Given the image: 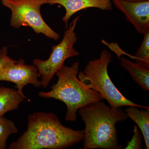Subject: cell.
Returning a JSON list of instances; mask_svg holds the SVG:
<instances>
[{
  "label": "cell",
  "instance_id": "obj_15",
  "mask_svg": "<svg viewBox=\"0 0 149 149\" xmlns=\"http://www.w3.org/2000/svg\"><path fill=\"white\" fill-rule=\"evenodd\" d=\"M133 135L132 139L128 141L125 149H140L143 148V141L141 132L136 125L133 126Z\"/></svg>",
  "mask_w": 149,
  "mask_h": 149
},
{
  "label": "cell",
  "instance_id": "obj_11",
  "mask_svg": "<svg viewBox=\"0 0 149 149\" xmlns=\"http://www.w3.org/2000/svg\"><path fill=\"white\" fill-rule=\"evenodd\" d=\"M128 116L138 125L141 130L146 148H149V108L139 109V107L128 106L125 110Z\"/></svg>",
  "mask_w": 149,
  "mask_h": 149
},
{
  "label": "cell",
  "instance_id": "obj_13",
  "mask_svg": "<svg viewBox=\"0 0 149 149\" xmlns=\"http://www.w3.org/2000/svg\"><path fill=\"white\" fill-rule=\"evenodd\" d=\"M17 132L18 129L12 120L4 116L0 117V149L6 148L9 137Z\"/></svg>",
  "mask_w": 149,
  "mask_h": 149
},
{
  "label": "cell",
  "instance_id": "obj_9",
  "mask_svg": "<svg viewBox=\"0 0 149 149\" xmlns=\"http://www.w3.org/2000/svg\"><path fill=\"white\" fill-rule=\"evenodd\" d=\"M47 4H58L63 7L65 10L62 21L68 27L69 19L74 14L86 9L96 8L104 11L113 9L111 0H47Z\"/></svg>",
  "mask_w": 149,
  "mask_h": 149
},
{
  "label": "cell",
  "instance_id": "obj_4",
  "mask_svg": "<svg viewBox=\"0 0 149 149\" xmlns=\"http://www.w3.org/2000/svg\"><path fill=\"white\" fill-rule=\"evenodd\" d=\"M111 61L109 52L103 50L98 58L90 61L83 71L78 72V79L88 88L98 93L112 108L134 106L149 109L148 107L138 104L128 100L115 86L108 71L109 65Z\"/></svg>",
  "mask_w": 149,
  "mask_h": 149
},
{
  "label": "cell",
  "instance_id": "obj_14",
  "mask_svg": "<svg viewBox=\"0 0 149 149\" xmlns=\"http://www.w3.org/2000/svg\"><path fill=\"white\" fill-rule=\"evenodd\" d=\"M143 41L134 56L136 63L149 68V30L143 34Z\"/></svg>",
  "mask_w": 149,
  "mask_h": 149
},
{
  "label": "cell",
  "instance_id": "obj_2",
  "mask_svg": "<svg viewBox=\"0 0 149 149\" xmlns=\"http://www.w3.org/2000/svg\"><path fill=\"white\" fill-rule=\"evenodd\" d=\"M78 113L85 125L83 149H123L116 125L128 117L121 107L113 108L101 101L82 107Z\"/></svg>",
  "mask_w": 149,
  "mask_h": 149
},
{
  "label": "cell",
  "instance_id": "obj_10",
  "mask_svg": "<svg viewBox=\"0 0 149 149\" xmlns=\"http://www.w3.org/2000/svg\"><path fill=\"white\" fill-rule=\"evenodd\" d=\"M121 66L128 71L132 79L144 91L149 90V68L145 67L137 63L120 57Z\"/></svg>",
  "mask_w": 149,
  "mask_h": 149
},
{
  "label": "cell",
  "instance_id": "obj_17",
  "mask_svg": "<svg viewBox=\"0 0 149 149\" xmlns=\"http://www.w3.org/2000/svg\"><path fill=\"white\" fill-rule=\"evenodd\" d=\"M0 47H1V44H0Z\"/></svg>",
  "mask_w": 149,
  "mask_h": 149
},
{
  "label": "cell",
  "instance_id": "obj_16",
  "mask_svg": "<svg viewBox=\"0 0 149 149\" xmlns=\"http://www.w3.org/2000/svg\"><path fill=\"white\" fill-rule=\"evenodd\" d=\"M123 1H126L129 2H140L144 1H148V0H123Z\"/></svg>",
  "mask_w": 149,
  "mask_h": 149
},
{
  "label": "cell",
  "instance_id": "obj_6",
  "mask_svg": "<svg viewBox=\"0 0 149 149\" xmlns=\"http://www.w3.org/2000/svg\"><path fill=\"white\" fill-rule=\"evenodd\" d=\"M81 15L76 17L69 24L64 32L61 42L56 45L52 47V52L49 57L47 60L35 59L33 64L38 69L42 77L41 85L46 88L58 70L68 58L77 56L79 52L74 49V44L77 40L74 32L77 23Z\"/></svg>",
  "mask_w": 149,
  "mask_h": 149
},
{
  "label": "cell",
  "instance_id": "obj_3",
  "mask_svg": "<svg viewBox=\"0 0 149 149\" xmlns=\"http://www.w3.org/2000/svg\"><path fill=\"white\" fill-rule=\"evenodd\" d=\"M79 65L78 62L73 63L70 66L63 64L56 72L58 81L52 86L51 91H41L38 94L43 98H53L64 103L67 121H76L77 111L82 107L104 100L98 93L88 88L78 79Z\"/></svg>",
  "mask_w": 149,
  "mask_h": 149
},
{
  "label": "cell",
  "instance_id": "obj_1",
  "mask_svg": "<svg viewBox=\"0 0 149 149\" xmlns=\"http://www.w3.org/2000/svg\"><path fill=\"white\" fill-rule=\"evenodd\" d=\"M84 130L64 126L52 112H35L27 117V129L9 149H63L83 142Z\"/></svg>",
  "mask_w": 149,
  "mask_h": 149
},
{
  "label": "cell",
  "instance_id": "obj_7",
  "mask_svg": "<svg viewBox=\"0 0 149 149\" xmlns=\"http://www.w3.org/2000/svg\"><path fill=\"white\" fill-rule=\"evenodd\" d=\"M8 54V47L0 49V81L14 83L18 93L29 102L30 100L23 93V88L28 84L36 88L42 87L38 69L34 65L26 64L23 59H19L17 61L13 59Z\"/></svg>",
  "mask_w": 149,
  "mask_h": 149
},
{
  "label": "cell",
  "instance_id": "obj_5",
  "mask_svg": "<svg viewBox=\"0 0 149 149\" xmlns=\"http://www.w3.org/2000/svg\"><path fill=\"white\" fill-rule=\"evenodd\" d=\"M1 3L11 11L10 25L13 28L28 26L36 34L59 40L60 35L46 23L41 14V6L47 4V0H1Z\"/></svg>",
  "mask_w": 149,
  "mask_h": 149
},
{
  "label": "cell",
  "instance_id": "obj_12",
  "mask_svg": "<svg viewBox=\"0 0 149 149\" xmlns=\"http://www.w3.org/2000/svg\"><path fill=\"white\" fill-rule=\"evenodd\" d=\"M25 99L15 89L0 87V117L9 111L17 109Z\"/></svg>",
  "mask_w": 149,
  "mask_h": 149
},
{
  "label": "cell",
  "instance_id": "obj_8",
  "mask_svg": "<svg viewBox=\"0 0 149 149\" xmlns=\"http://www.w3.org/2000/svg\"><path fill=\"white\" fill-rule=\"evenodd\" d=\"M111 1L139 33L143 35L149 30V0L140 2Z\"/></svg>",
  "mask_w": 149,
  "mask_h": 149
}]
</instances>
